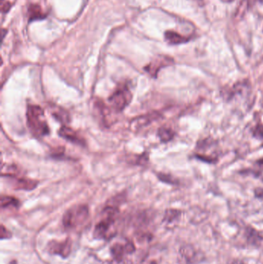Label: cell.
I'll return each mask as SVG.
<instances>
[{"label": "cell", "instance_id": "16", "mask_svg": "<svg viewBox=\"0 0 263 264\" xmlns=\"http://www.w3.org/2000/svg\"><path fill=\"white\" fill-rule=\"evenodd\" d=\"M18 205L19 201L15 198L8 196H2L1 197V207L3 209L9 207H18Z\"/></svg>", "mask_w": 263, "mask_h": 264}, {"label": "cell", "instance_id": "14", "mask_svg": "<svg viewBox=\"0 0 263 264\" xmlns=\"http://www.w3.org/2000/svg\"><path fill=\"white\" fill-rule=\"evenodd\" d=\"M28 15L30 22L44 20L46 17V15L43 13L41 7L36 4H32L30 6L28 9Z\"/></svg>", "mask_w": 263, "mask_h": 264}, {"label": "cell", "instance_id": "20", "mask_svg": "<svg viewBox=\"0 0 263 264\" xmlns=\"http://www.w3.org/2000/svg\"><path fill=\"white\" fill-rule=\"evenodd\" d=\"M11 4L8 1L5 0H1V11L3 13H7L11 8Z\"/></svg>", "mask_w": 263, "mask_h": 264}, {"label": "cell", "instance_id": "1", "mask_svg": "<svg viewBox=\"0 0 263 264\" xmlns=\"http://www.w3.org/2000/svg\"><path fill=\"white\" fill-rule=\"evenodd\" d=\"M27 125L33 136L42 138L49 133L43 108L37 105H29L26 111Z\"/></svg>", "mask_w": 263, "mask_h": 264}, {"label": "cell", "instance_id": "11", "mask_svg": "<svg viewBox=\"0 0 263 264\" xmlns=\"http://www.w3.org/2000/svg\"><path fill=\"white\" fill-rule=\"evenodd\" d=\"M51 113H52V117L57 120V121L63 124V125H66L71 121V117L70 114L64 108L61 107L54 106L51 108Z\"/></svg>", "mask_w": 263, "mask_h": 264}, {"label": "cell", "instance_id": "3", "mask_svg": "<svg viewBox=\"0 0 263 264\" xmlns=\"http://www.w3.org/2000/svg\"><path fill=\"white\" fill-rule=\"evenodd\" d=\"M89 218V208L87 205H74L64 213L63 225L68 230H73L84 225Z\"/></svg>", "mask_w": 263, "mask_h": 264}, {"label": "cell", "instance_id": "5", "mask_svg": "<svg viewBox=\"0 0 263 264\" xmlns=\"http://www.w3.org/2000/svg\"><path fill=\"white\" fill-rule=\"evenodd\" d=\"M72 248L70 239H67L64 241H51L48 244L49 252L52 254L59 255L64 258H67L70 255Z\"/></svg>", "mask_w": 263, "mask_h": 264}, {"label": "cell", "instance_id": "21", "mask_svg": "<svg viewBox=\"0 0 263 264\" xmlns=\"http://www.w3.org/2000/svg\"><path fill=\"white\" fill-rule=\"evenodd\" d=\"M255 194L257 198L263 199V189H257L255 191Z\"/></svg>", "mask_w": 263, "mask_h": 264}, {"label": "cell", "instance_id": "23", "mask_svg": "<svg viewBox=\"0 0 263 264\" xmlns=\"http://www.w3.org/2000/svg\"><path fill=\"white\" fill-rule=\"evenodd\" d=\"M221 1H223L224 3H232L233 2L234 0H221Z\"/></svg>", "mask_w": 263, "mask_h": 264}, {"label": "cell", "instance_id": "8", "mask_svg": "<svg viewBox=\"0 0 263 264\" xmlns=\"http://www.w3.org/2000/svg\"><path fill=\"white\" fill-rule=\"evenodd\" d=\"M58 134L63 139L69 141L71 143L77 144L79 145H85L86 142L76 130L67 125H63L58 131Z\"/></svg>", "mask_w": 263, "mask_h": 264}, {"label": "cell", "instance_id": "13", "mask_svg": "<svg viewBox=\"0 0 263 264\" xmlns=\"http://www.w3.org/2000/svg\"><path fill=\"white\" fill-rule=\"evenodd\" d=\"M94 108H96V111L98 112L99 117H100L101 121H103L105 125H110L112 123L110 122L108 120V117L111 116V111L109 108L104 105V104L100 101H97L95 103Z\"/></svg>", "mask_w": 263, "mask_h": 264}, {"label": "cell", "instance_id": "10", "mask_svg": "<svg viewBox=\"0 0 263 264\" xmlns=\"http://www.w3.org/2000/svg\"><path fill=\"white\" fill-rule=\"evenodd\" d=\"M11 178L15 179L14 185L13 186L17 189H22V190H32L34 189L37 186L38 182L35 180H30L27 178H22V177H17V175L10 176Z\"/></svg>", "mask_w": 263, "mask_h": 264}, {"label": "cell", "instance_id": "17", "mask_svg": "<svg viewBox=\"0 0 263 264\" xmlns=\"http://www.w3.org/2000/svg\"><path fill=\"white\" fill-rule=\"evenodd\" d=\"M179 215V212L176 210H170L166 212L165 214V220H166L168 223H172V219H175Z\"/></svg>", "mask_w": 263, "mask_h": 264}, {"label": "cell", "instance_id": "19", "mask_svg": "<svg viewBox=\"0 0 263 264\" xmlns=\"http://www.w3.org/2000/svg\"><path fill=\"white\" fill-rule=\"evenodd\" d=\"M0 233H1V239L2 240L9 239L12 237L11 233L8 230H7L4 225L1 226V231H0Z\"/></svg>", "mask_w": 263, "mask_h": 264}, {"label": "cell", "instance_id": "7", "mask_svg": "<svg viewBox=\"0 0 263 264\" xmlns=\"http://www.w3.org/2000/svg\"><path fill=\"white\" fill-rule=\"evenodd\" d=\"M198 259V253L193 246L187 245L182 246L178 253V262L180 264L194 263Z\"/></svg>", "mask_w": 263, "mask_h": 264}, {"label": "cell", "instance_id": "18", "mask_svg": "<svg viewBox=\"0 0 263 264\" xmlns=\"http://www.w3.org/2000/svg\"><path fill=\"white\" fill-rule=\"evenodd\" d=\"M253 136L257 139H263V125L258 124L253 130Z\"/></svg>", "mask_w": 263, "mask_h": 264}, {"label": "cell", "instance_id": "24", "mask_svg": "<svg viewBox=\"0 0 263 264\" xmlns=\"http://www.w3.org/2000/svg\"><path fill=\"white\" fill-rule=\"evenodd\" d=\"M150 264H157V262L155 261H152V262H150Z\"/></svg>", "mask_w": 263, "mask_h": 264}, {"label": "cell", "instance_id": "4", "mask_svg": "<svg viewBox=\"0 0 263 264\" xmlns=\"http://www.w3.org/2000/svg\"><path fill=\"white\" fill-rule=\"evenodd\" d=\"M132 100V94L126 84H120L110 96L109 102L115 111L121 112L129 105Z\"/></svg>", "mask_w": 263, "mask_h": 264}, {"label": "cell", "instance_id": "6", "mask_svg": "<svg viewBox=\"0 0 263 264\" xmlns=\"http://www.w3.org/2000/svg\"><path fill=\"white\" fill-rule=\"evenodd\" d=\"M172 63H173V60L171 57H166V56H159V57H155L150 64L144 67V69L150 76L155 77L162 67L170 65Z\"/></svg>", "mask_w": 263, "mask_h": 264}, {"label": "cell", "instance_id": "9", "mask_svg": "<svg viewBox=\"0 0 263 264\" xmlns=\"http://www.w3.org/2000/svg\"><path fill=\"white\" fill-rule=\"evenodd\" d=\"M134 244L131 242H127L126 243H115L112 246V254L115 260H123L124 255L132 253L134 251Z\"/></svg>", "mask_w": 263, "mask_h": 264}, {"label": "cell", "instance_id": "2", "mask_svg": "<svg viewBox=\"0 0 263 264\" xmlns=\"http://www.w3.org/2000/svg\"><path fill=\"white\" fill-rule=\"evenodd\" d=\"M118 212L115 205H108L103 209L101 219L95 227L94 236L96 238L110 239L115 236V224Z\"/></svg>", "mask_w": 263, "mask_h": 264}, {"label": "cell", "instance_id": "12", "mask_svg": "<svg viewBox=\"0 0 263 264\" xmlns=\"http://www.w3.org/2000/svg\"><path fill=\"white\" fill-rule=\"evenodd\" d=\"M165 40L167 41L169 44L172 45H178V44L185 43L189 40V37L182 36L177 32L169 30L165 32Z\"/></svg>", "mask_w": 263, "mask_h": 264}, {"label": "cell", "instance_id": "22", "mask_svg": "<svg viewBox=\"0 0 263 264\" xmlns=\"http://www.w3.org/2000/svg\"><path fill=\"white\" fill-rule=\"evenodd\" d=\"M112 264H130L129 262L128 261H125L124 259L123 260H114V262H112Z\"/></svg>", "mask_w": 263, "mask_h": 264}, {"label": "cell", "instance_id": "15", "mask_svg": "<svg viewBox=\"0 0 263 264\" xmlns=\"http://www.w3.org/2000/svg\"><path fill=\"white\" fill-rule=\"evenodd\" d=\"M157 134L162 142H168L173 139L175 133L172 129L169 128V127H162L159 128Z\"/></svg>", "mask_w": 263, "mask_h": 264}]
</instances>
